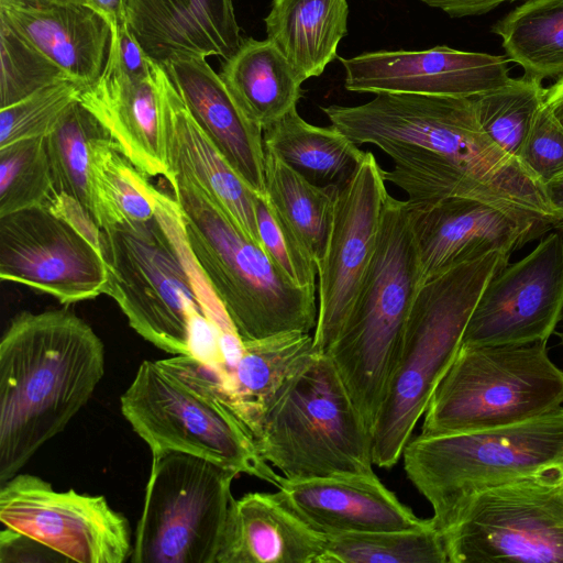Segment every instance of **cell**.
<instances>
[{"label":"cell","instance_id":"17","mask_svg":"<svg viewBox=\"0 0 563 563\" xmlns=\"http://www.w3.org/2000/svg\"><path fill=\"white\" fill-rule=\"evenodd\" d=\"M408 207L422 284L460 263L493 252L510 256L558 224L518 206L468 197Z\"/></svg>","mask_w":563,"mask_h":563},{"label":"cell","instance_id":"38","mask_svg":"<svg viewBox=\"0 0 563 563\" xmlns=\"http://www.w3.org/2000/svg\"><path fill=\"white\" fill-rule=\"evenodd\" d=\"M0 109L49 85L70 80L65 73L0 21Z\"/></svg>","mask_w":563,"mask_h":563},{"label":"cell","instance_id":"36","mask_svg":"<svg viewBox=\"0 0 563 563\" xmlns=\"http://www.w3.org/2000/svg\"><path fill=\"white\" fill-rule=\"evenodd\" d=\"M53 192L45 136L0 147V217L45 206Z\"/></svg>","mask_w":563,"mask_h":563},{"label":"cell","instance_id":"1","mask_svg":"<svg viewBox=\"0 0 563 563\" xmlns=\"http://www.w3.org/2000/svg\"><path fill=\"white\" fill-rule=\"evenodd\" d=\"M375 95L363 104L321 110L356 145L373 144L393 159L386 181L400 188L409 205L468 197L556 221L543 187L484 132L472 97Z\"/></svg>","mask_w":563,"mask_h":563},{"label":"cell","instance_id":"18","mask_svg":"<svg viewBox=\"0 0 563 563\" xmlns=\"http://www.w3.org/2000/svg\"><path fill=\"white\" fill-rule=\"evenodd\" d=\"M344 87L355 92H399L470 98L511 80L509 59L435 46L423 51H378L339 58Z\"/></svg>","mask_w":563,"mask_h":563},{"label":"cell","instance_id":"8","mask_svg":"<svg viewBox=\"0 0 563 563\" xmlns=\"http://www.w3.org/2000/svg\"><path fill=\"white\" fill-rule=\"evenodd\" d=\"M408 479L432 507L442 534L467 501L496 485L563 473V406L504 427L411 438L402 455Z\"/></svg>","mask_w":563,"mask_h":563},{"label":"cell","instance_id":"31","mask_svg":"<svg viewBox=\"0 0 563 563\" xmlns=\"http://www.w3.org/2000/svg\"><path fill=\"white\" fill-rule=\"evenodd\" d=\"M492 32L500 36L509 62L539 81L563 75V0H527Z\"/></svg>","mask_w":563,"mask_h":563},{"label":"cell","instance_id":"7","mask_svg":"<svg viewBox=\"0 0 563 563\" xmlns=\"http://www.w3.org/2000/svg\"><path fill=\"white\" fill-rule=\"evenodd\" d=\"M421 285L408 203L388 195L372 262L327 353L371 432Z\"/></svg>","mask_w":563,"mask_h":563},{"label":"cell","instance_id":"29","mask_svg":"<svg viewBox=\"0 0 563 563\" xmlns=\"http://www.w3.org/2000/svg\"><path fill=\"white\" fill-rule=\"evenodd\" d=\"M264 148L323 188H340L362 163L365 152L344 133L305 121L297 108L263 130Z\"/></svg>","mask_w":563,"mask_h":563},{"label":"cell","instance_id":"27","mask_svg":"<svg viewBox=\"0 0 563 563\" xmlns=\"http://www.w3.org/2000/svg\"><path fill=\"white\" fill-rule=\"evenodd\" d=\"M347 16V0H273L264 21L267 38L305 81L338 57Z\"/></svg>","mask_w":563,"mask_h":563},{"label":"cell","instance_id":"33","mask_svg":"<svg viewBox=\"0 0 563 563\" xmlns=\"http://www.w3.org/2000/svg\"><path fill=\"white\" fill-rule=\"evenodd\" d=\"M107 135L98 119L77 101L45 136L54 191L73 197L92 217L91 156L97 141Z\"/></svg>","mask_w":563,"mask_h":563},{"label":"cell","instance_id":"34","mask_svg":"<svg viewBox=\"0 0 563 563\" xmlns=\"http://www.w3.org/2000/svg\"><path fill=\"white\" fill-rule=\"evenodd\" d=\"M321 563H446L442 532L432 518L423 527L325 537Z\"/></svg>","mask_w":563,"mask_h":563},{"label":"cell","instance_id":"41","mask_svg":"<svg viewBox=\"0 0 563 563\" xmlns=\"http://www.w3.org/2000/svg\"><path fill=\"white\" fill-rule=\"evenodd\" d=\"M109 45L114 49L125 73L135 77L152 75L155 60L144 52L126 19L120 25L111 27Z\"/></svg>","mask_w":563,"mask_h":563},{"label":"cell","instance_id":"11","mask_svg":"<svg viewBox=\"0 0 563 563\" xmlns=\"http://www.w3.org/2000/svg\"><path fill=\"white\" fill-rule=\"evenodd\" d=\"M239 473L205 457L152 454L133 563H216Z\"/></svg>","mask_w":563,"mask_h":563},{"label":"cell","instance_id":"35","mask_svg":"<svg viewBox=\"0 0 563 563\" xmlns=\"http://www.w3.org/2000/svg\"><path fill=\"white\" fill-rule=\"evenodd\" d=\"M544 97L542 81L523 75L472 99L477 120L487 136L518 159Z\"/></svg>","mask_w":563,"mask_h":563},{"label":"cell","instance_id":"13","mask_svg":"<svg viewBox=\"0 0 563 563\" xmlns=\"http://www.w3.org/2000/svg\"><path fill=\"white\" fill-rule=\"evenodd\" d=\"M0 521L73 562L123 563L132 551L128 519L104 496L59 492L31 474L0 484Z\"/></svg>","mask_w":563,"mask_h":563},{"label":"cell","instance_id":"28","mask_svg":"<svg viewBox=\"0 0 563 563\" xmlns=\"http://www.w3.org/2000/svg\"><path fill=\"white\" fill-rule=\"evenodd\" d=\"M219 75L263 130L297 108L302 96L303 80L268 38H243Z\"/></svg>","mask_w":563,"mask_h":563},{"label":"cell","instance_id":"2","mask_svg":"<svg viewBox=\"0 0 563 563\" xmlns=\"http://www.w3.org/2000/svg\"><path fill=\"white\" fill-rule=\"evenodd\" d=\"M104 362L102 341L70 310L11 320L0 341V484L88 402Z\"/></svg>","mask_w":563,"mask_h":563},{"label":"cell","instance_id":"47","mask_svg":"<svg viewBox=\"0 0 563 563\" xmlns=\"http://www.w3.org/2000/svg\"><path fill=\"white\" fill-rule=\"evenodd\" d=\"M29 1H57V2H82L84 3V0H29Z\"/></svg>","mask_w":563,"mask_h":563},{"label":"cell","instance_id":"43","mask_svg":"<svg viewBox=\"0 0 563 563\" xmlns=\"http://www.w3.org/2000/svg\"><path fill=\"white\" fill-rule=\"evenodd\" d=\"M429 7L440 9L450 16L462 18L481 15L494 10L501 3L516 0H419Z\"/></svg>","mask_w":563,"mask_h":563},{"label":"cell","instance_id":"39","mask_svg":"<svg viewBox=\"0 0 563 563\" xmlns=\"http://www.w3.org/2000/svg\"><path fill=\"white\" fill-rule=\"evenodd\" d=\"M255 211L261 246L296 286L316 288L317 265L285 220L267 199L256 195Z\"/></svg>","mask_w":563,"mask_h":563},{"label":"cell","instance_id":"19","mask_svg":"<svg viewBox=\"0 0 563 563\" xmlns=\"http://www.w3.org/2000/svg\"><path fill=\"white\" fill-rule=\"evenodd\" d=\"M277 493L303 522L324 537L417 529L430 521L401 503L376 474L306 479L280 475Z\"/></svg>","mask_w":563,"mask_h":563},{"label":"cell","instance_id":"30","mask_svg":"<svg viewBox=\"0 0 563 563\" xmlns=\"http://www.w3.org/2000/svg\"><path fill=\"white\" fill-rule=\"evenodd\" d=\"M93 218L100 229L144 222L156 213L158 190L110 136L99 139L91 156Z\"/></svg>","mask_w":563,"mask_h":563},{"label":"cell","instance_id":"42","mask_svg":"<svg viewBox=\"0 0 563 563\" xmlns=\"http://www.w3.org/2000/svg\"><path fill=\"white\" fill-rule=\"evenodd\" d=\"M45 207L69 222L101 252V229L79 201L68 195L54 191Z\"/></svg>","mask_w":563,"mask_h":563},{"label":"cell","instance_id":"24","mask_svg":"<svg viewBox=\"0 0 563 563\" xmlns=\"http://www.w3.org/2000/svg\"><path fill=\"white\" fill-rule=\"evenodd\" d=\"M125 10L137 42L161 65L180 55L225 59L243 40L233 0H126Z\"/></svg>","mask_w":563,"mask_h":563},{"label":"cell","instance_id":"10","mask_svg":"<svg viewBox=\"0 0 563 563\" xmlns=\"http://www.w3.org/2000/svg\"><path fill=\"white\" fill-rule=\"evenodd\" d=\"M563 406V371L547 341L461 345L423 413L422 434L493 429Z\"/></svg>","mask_w":563,"mask_h":563},{"label":"cell","instance_id":"32","mask_svg":"<svg viewBox=\"0 0 563 563\" xmlns=\"http://www.w3.org/2000/svg\"><path fill=\"white\" fill-rule=\"evenodd\" d=\"M266 197L316 265L331 230L338 188L318 187L265 150Z\"/></svg>","mask_w":563,"mask_h":563},{"label":"cell","instance_id":"3","mask_svg":"<svg viewBox=\"0 0 563 563\" xmlns=\"http://www.w3.org/2000/svg\"><path fill=\"white\" fill-rule=\"evenodd\" d=\"M101 255L108 277L104 294L130 327L167 353L195 354L192 314L209 319L223 312L210 300L206 279L199 278L174 197L158 190L152 219L101 229Z\"/></svg>","mask_w":563,"mask_h":563},{"label":"cell","instance_id":"6","mask_svg":"<svg viewBox=\"0 0 563 563\" xmlns=\"http://www.w3.org/2000/svg\"><path fill=\"white\" fill-rule=\"evenodd\" d=\"M120 407L152 454L186 452L279 484L280 475L230 405L216 367L197 354L142 362Z\"/></svg>","mask_w":563,"mask_h":563},{"label":"cell","instance_id":"44","mask_svg":"<svg viewBox=\"0 0 563 563\" xmlns=\"http://www.w3.org/2000/svg\"><path fill=\"white\" fill-rule=\"evenodd\" d=\"M84 3L99 13L110 29L120 25L126 19V0H84Z\"/></svg>","mask_w":563,"mask_h":563},{"label":"cell","instance_id":"12","mask_svg":"<svg viewBox=\"0 0 563 563\" xmlns=\"http://www.w3.org/2000/svg\"><path fill=\"white\" fill-rule=\"evenodd\" d=\"M443 538L451 563H563V473L477 493Z\"/></svg>","mask_w":563,"mask_h":563},{"label":"cell","instance_id":"21","mask_svg":"<svg viewBox=\"0 0 563 563\" xmlns=\"http://www.w3.org/2000/svg\"><path fill=\"white\" fill-rule=\"evenodd\" d=\"M189 111L249 187L265 195L263 129L203 56L180 55L164 65Z\"/></svg>","mask_w":563,"mask_h":563},{"label":"cell","instance_id":"45","mask_svg":"<svg viewBox=\"0 0 563 563\" xmlns=\"http://www.w3.org/2000/svg\"><path fill=\"white\" fill-rule=\"evenodd\" d=\"M554 218L563 225V175L543 187Z\"/></svg>","mask_w":563,"mask_h":563},{"label":"cell","instance_id":"14","mask_svg":"<svg viewBox=\"0 0 563 563\" xmlns=\"http://www.w3.org/2000/svg\"><path fill=\"white\" fill-rule=\"evenodd\" d=\"M385 170L372 152L338 188L330 234L317 263L319 308L314 351L327 354L350 313L374 255L387 196Z\"/></svg>","mask_w":563,"mask_h":563},{"label":"cell","instance_id":"37","mask_svg":"<svg viewBox=\"0 0 563 563\" xmlns=\"http://www.w3.org/2000/svg\"><path fill=\"white\" fill-rule=\"evenodd\" d=\"M82 86L63 80L0 109V147L18 141L46 136L78 101Z\"/></svg>","mask_w":563,"mask_h":563},{"label":"cell","instance_id":"40","mask_svg":"<svg viewBox=\"0 0 563 563\" xmlns=\"http://www.w3.org/2000/svg\"><path fill=\"white\" fill-rule=\"evenodd\" d=\"M518 161L542 187L563 175V126L545 102L536 115Z\"/></svg>","mask_w":563,"mask_h":563},{"label":"cell","instance_id":"23","mask_svg":"<svg viewBox=\"0 0 563 563\" xmlns=\"http://www.w3.org/2000/svg\"><path fill=\"white\" fill-rule=\"evenodd\" d=\"M0 21L82 87L104 67L111 29L82 2L0 0Z\"/></svg>","mask_w":563,"mask_h":563},{"label":"cell","instance_id":"46","mask_svg":"<svg viewBox=\"0 0 563 563\" xmlns=\"http://www.w3.org/2000/svg\"><path fill=\"white\" fill-rule=\"evenodd\" d=\"M544 102L563 126V75L558 77L553 85L545 88Z\"/></svg>","mask_w":563,"mask_h":563},{"label":"cell","instance_id":"25","mask_svg":"<svg viewBox=\"0 0 563 563\" xmlns=\"http://www.w3.org/2000/svg\"><path fill=\"white\" fill-rule=\"evenodd\" d=\"M325 541L277 492L247 493L230 506L216 563H321Z\"/></svg>","mask_w":563,"mask_h":563},{"label":"cell","instance_id":"48","mask_svg":"<svg viewBox=\"0 0 563 563\" xmlns=\"http://www.w3.org/2000/svg\"><path fill=\"white\" fill-rule=\"evenodd\" d=\"M562 320H563V314H562ZM560 339H561V343L563 345V331L559 334Z\"/></svg>","mask_w":563,"mask_h":563},{"label":"cell","instance_id":"22","mask_svg":"<svg viewBox=\"0 0 563 563\" xmlns=\"http://www.w3.org/2000/svg\"><path fill=\"white\" fill-rule=\"evenodd\" d=\"M78 101L108 131L121 153L147 177L170 178L162 132L158 95L153 73L129 75L109 45L99 77L82 87Z\"/></svg>","mask_w":563,"mask_h":563},{"label":"cell","instance_id":"5","mask_svg":"<svg viewBox=\"0 0 563 563\" xmlns=\"http://www.w3.org/2000/svg\"><path fill=\"white\" fill-rule=\"evenodd\" d=\"M509 257L493 252L460 263L419 288L372 428L375 466L390 468L400 460L433 391L457 355L484 287Z\"/></svg>","mask_w":563,"mask_h":563},{"label":"cell","instance_id":"26","mask_svg":"<svg viewBox=\"0 0 563 563\" xmlns=\"http://www.w3.org/2000/svg\"><path fill=\"white\" fill-rule=\"evenodd\" d=\"M313 352V335L286 332L242 342L231 364L213 365L230 405L253 438L288 380Z\"/></svg>","mask_w":563,"mask_h":563},{"label":"cell","instance_id":"4","mask_svg":"<svg viewBox=\"0 0 563 563\" xmlns=\"http://www.w3.org/2000/svg\"><path fill=\"white\" fill-rule=\"evenodd\" d=\"M188 251L241 342L316 327V288L292 284L189 176L168 181Z\"/></svg>","mask_w":563,"mask_h":563},{"label":"cell","instance_id":"16","mask_svg":"<svg viewBox=\"0 0 563 563\" xmlns=\"http://www.w3.org/2000/svg\"><path fill=\"white\" fill-rule=\"evenodd\" d=\"M563 314V234L551 233L484 287L462 345L548 341Z\"/></svg>","mask_w":563,"mask_h":563},{"label":"cell","instance_id":"15","mask_svg":"<svg viewBox=\"0 0 563 563\" xmlns=\"http://www.w3.org/2000/svg\"><path fill=\"white\" fill-rule=\"evenodd\" d=\"M0 278L63 305L104 294L108 279L101 252L45 206L0 217Z\"/></svg>","mask_w":563,"mask_h":563},{"label":"cell","instance_id":"20","mask_svg":"<svg viewBox=\"0 0 563 563\" xmlns=\"http://www.w3.org/2000/svg\"><path fill=\"white\" fill-rule=\"evenodd\" d=\"M154 78L170 178L177 173L189 176L247 238L261 245L255 211L257 194L198 124L164 66L157 62H154Z\"/></svg>","mask_w":563,"mask_h":563},{"label":"cell","instance_id":"9","mask_svg":"<svg viewBox=\"0 0 563 563\" xmlns=\"http://www.w3.org/2000/svg\"><path fill=\"white\" fill-rule=\"evenodd\" d=\"M263 459L289 479L372 475V432L328 354L313 352L254 434Z\"/></svg>","mask_w":563,"mask_h":563}]
</instances>
